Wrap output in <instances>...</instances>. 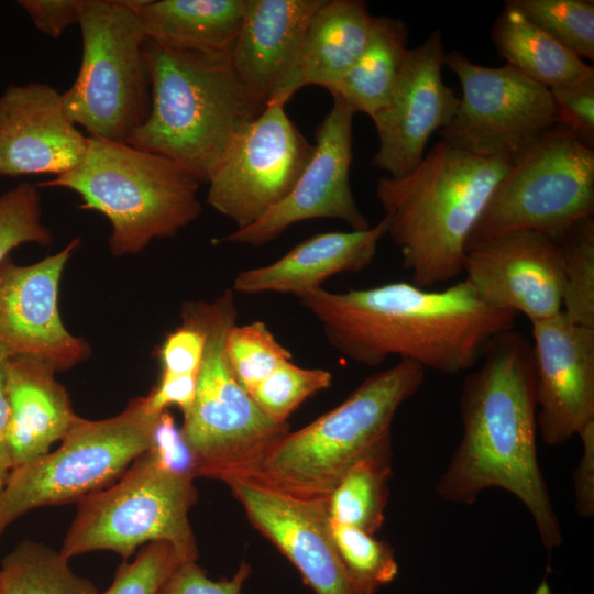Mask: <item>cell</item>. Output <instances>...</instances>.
Instances as JSON below:
<instances>
[{"mask_svg": "<svg viewBox=\"0 0 594 594\" xmlns=\"http://www.w3.org/2000/svg\"><path fill=\"white\" fill-rule=\"evenodd\" d=\"M594 216V148L557 123L529 146L495 186L466 241V252L513 231L558 238Z\"/></svg>", "mask_w": 594, "mask_h": 594, "instance_id": "cell-11", "label": "cell"}, {"mask_svg": "<svg viewBox=\"0 0 594 594\" xmlns=\"http://www.w3.org/2000/svg\"><path fill=\"white\" fill-rule=\"evenodd\" d=\"M531 327L537 430L557 447L594 420V328L562 311Z\"/></svg>", "mask_w": 594, "mask_h": 594, "instance_id": "cell-19", "label": "cell"}, {"mask_svg": "<svg viewBox=\"0 0 594 594\" xmlns=\"http://www.w3.org/2000/svg\"><path fill=\"white\" fill-rule=\"evenodd\" d=\"M314 151L285 105L270 102L211 174L207 202L243 229L292 191Z\"/></svg>", "mask_w": 594, "mask_h": 594, "instance_id": "cell-13", "label": "cell"}, {"mask_svg": "<svg viewBox=\"0 0 594 594\" xmlns=\"http://www.w3.org/2000/svg\"><path fill=\"white\" fill-rule=\"evenodd\" d=\"M48 361L28 355L11 356L6 364L9 403L8 454L11 470L50 452L77 415L65 387Z\"/></svg>", "mask_w": 594, "mask_h": 594, "instance_id": "cell-23", "label": "cell"}, {"mask_svg": "<svg viewBox=\"0 0 594 594\" xmlns=\"http://www.w3.org/2000/svg\"><path fill=\"white\" fill-rule=\"evenodd\" d=\"M444 66L459 78L462 97L442 141L482 157L514 163L558 123L550 90L512 65L487 67L464 54H446Z\"/></svg>", "mask_w": 594, "mask_h": 594, "instance_id": "cell-12", "label": "cell"}, {"mask_svg": "<svg viewBox=\"0 0 594 594\" xmlns=\"http://www.w3.org/2000/svg\"><path fill=\"white\" fill-rule=\"evenodd\" d=\"M161 414L143 396L111 418L77 416L56 450L10 471L0 490V537L35 508L79 502L114 483L152 448Z\"/></svg>", "mask_w": 594, "mask_h": 594, "instance_id": "cell-9", "label": "cell"}, {"mask_svg": "<svg viewBox=\"0 0 594 594\" xmlns=\"http://www.w3.org/2000/svg\"><path fill=\"white\" fill-rule=\"evenodd\" d=\"M463 273L491 308L524 315L530 323L562 311V254L548 234L513 231L493 237L466 252Z\"/></svg>", "mask_w": 594, "mask_h": 594, "instance_id": "cell-17", "label": "cell"}, {"mask_svg": "<svg viewBox=\"0 0 594 594\" xmlns=\"http://www.w3.org/2000/svg\"><path fill=\"white\" fill-rule=\"evenodd\" d=\"M331 383L329 371L301 367L287 361L257 384L250 395L268 419L288 424V418L306 399Z\"/></svg>", "mask_w": 594, "mask_h": 594, "instance_id": "cell-33", "label": "cell"}, {"mask_svg": "<svg viewBox=\"0 0 594 594\" xmlns=\"http://www.w3.org/2000/svg\"><path fill=\"white\" fill-rule=\"evenodd\" d=\"M425 373L408 360L374 373L339 406L288 431L245 477L297 497L328 501L343 474L392 437L397 410L422 386Z\"/></svg>", "mask_w": 594, "mask_h": 594, "instance_id": "cell-6", "label": "cell"}, {"mask_svg": "<svg viewBox=\"0 0 594 594\" xmlns=\"http://www.w3.org/2000/svg\"><path fill=\"white\" fill-rule=\"evenodd\" d=\"M246 0H142L135 11L146 38L168 48L230 55Z\"/></svg>", "mask_w": 594, "mask_h": 594, "instance_id": "cell-25", "label": "cell"}, {"mask_svg": "<svg viewBox=\"0 0 594 594\" xmlns=\"http://www.w3.org/2000/svg\"><path fill=\"white\" fill-rule=\"evenodd\" d=\"M200 185L169 158L88 136L81 163L38 187L76 191L81 208L106 216L112 226L110 251L120 256L139 253L154 239L174 237L195 221L202 210Z\"/></svg>", "mask_w": 594, "mask_h": 594, "instance_id": "cell-5", "label": "cell"}, {"mask_svg": "<svg viewBox=\"0 0 594 594\" xmlns=\"http://www.w3.org/2000/svg\"><path fill=\"white\" fill-rule=\"evenodd\" d=\"M562 254V312L594 328V218L586 217L556 238Z\"/></svg>", "mask_w": 594, "mask_h": 594, "instance_id": "cell-30", "label": "cell"}, {"mask_svg": "<svg viewBox=\"0 0 594 594\" xmlns=\"http://www.w3.org/2000/svg\"><path fill=\"white\" fill-rule=\"evenodd\" d=\"M558 123L594 148V78L570 86L550 88Z\"/></svg>", "mask_w": 594, "mask_h": 594, "instance_id": "cell-38", "label": "cell"}, {"mask_svg": "<svg viewBox=\"0 0 594 594\" xmlns=\"http://www.w3.org/2000/svg\"><path fill=\"white\" fill-rule=\"evenodd\" d=\"M195 476L166 464L152 448L111 485L79 501L62 549L66 558L108 550L129 559L150 542L170 543L187 562L198 560L189 510Z\"/></svg>", "mask_w": 594, "mask_h": 594, "instance_id": "cell-8", "label": "cell"}, {"mask_svg": "<svg viewBox=\"0 0 594 594\" xmlns=\"http://www.w3.org/2000/svg\"><path fill=\"white\" fill-rule=\"evenodd\" d=\"M463 382L462 438L435 485L443 501L470 505L491 487L507 491L530 513L543 547L563 535L538 462L531 343L515 328L488 344Z\"/></svg>", "mask_w": 594, "mask_h": 594, "instance_id": "cell-2", "label": "cell"}, {"mask_svg": "<svg viewBox=\"0 0 594 594\" xmlns=\"http://www.w3.org/2000/svg\"><path fill=\"white\" fill-rule=\"evenodd\" d=\"M224 351L233 376L249 394L279 365L293 359L290 351L263 321L233 324L227 332Z\"/></svg>", "mask_w": 594, "mask_h": 594, "instance_id": "cell-32", "label": "cell"}, {"mask_svg": "<svg viewBox=\"0 0 594 594\" xmlns=\"http://www.w3.org/2000/svg\"><path fill=\"white\" fill-rule=\"evenodd\" d=\"M527 20L578 57L594 59L593 0H507Z\"/></svg>", "mask_w": 594, "mask_h": 594, "instance_id": "cell-31", "label": "cell"}, {"mask_svg": "<svg viewBox=\"0 0 594 594\" xmlns=\"http://www.w3.org/2000/svg\"><path fill=\"white\" fill-rule=\"evenodd\" d=\"M182 326L172 331L160 348L161 375H198L205 349V334L190 317L182 314Z\"/></svg>", "mask_w": 594, "mask_h": 594, "instance_id": "cell-37", "label": "cell"}, {"mask_svg": "<svg viewBox=\"0 0 594 594\" xmlns=\"http://www.w3.org/2000/svg\"><path fill=\"white\" fill-rule=\"evenodd\" d=\"M86 0H20L33 24L45 35L58 38L73 24H78Z\"/></svg>", "mask_w": 594, "mask_h": 594, "instance_id": "cell-40", "label": "cell"}, {"mask_svg": "<svg viewBox=\"0 0 594 594\" xmlns=\"http://www.w3.org/2000/svg\"><path fill=\"white\" fill-rule=\"evenodd\" d=\"M68 560L43 543L22 541L1 562L0 594H99Z\"/></svg>", "mask_w": 594, "mask_h": 594, "instance_id": "cell-29", "label": "cell"}, {"mask_svg": "<svg viewBox=\"0 0 594 594\" xmlns=\"http://www.w3.org/2000/svg\"><path fill=\"white\" fill-rule=\"evenodd\" d=\"M182 314L205 334L195 398L179 429L195 477L251 476L289 425L268 419L229 367L224 341L238 320L235 293L227 288L213 301L186 302Z\"/></svg>", "mask_w": 594, "mask_h": 594, "instance_id": "cell-7", "label": "cell"}, {"mask_svg": "<svg viewBox=\"0 0 594 594\" xmlns=\"http://www.w3.org/2000/svg\"><path fill=\"white\" fill-rule=\"evenodd\" d=\"M392 437L359 459L328 498L330 521L375 535L385 520L392 477Z\"/></svg>", "mask_w": 594, "mask_h": 594, "instance_id": "cell-28", "label": "cell"}, {"mask_svg": "<svg viewBox=\"0 0 594 594\" xmlns=\"http://www.w3.org/2000/svg\"><path fill=\"white\" fill-rule=\"evenodd\" d=\"M252 568L242 561L231 579L208 578L197 561L182 563L163 583L156 594H241Z\"/></svg>", "mask_w": 594, "mask_h": 594, "instance_id": "cell-39", "label": "cell"}, {"mask_svg": "<svg viewBox=\"0 0 594 594\" xmlns=\"http://www.w3.org/2000/svg\"><path fill=\"white\" fill-rule=\"evenodd\" d=\"M375 16L362 0H324L312 16L292 78L272 102H286L305 86L327 90L355 64Z\"/></svg>", "mask_w": 594, "mask_h": 594, "instance_id": "cell-24", "label": "cell"}, {"mask_svg": "<svg viewBox=\"0 0 594 594\" xmlns=\"http://www.w3.org/2000/svg\"><path fill=\"white\" fill-rule=\"evenodd\" d=\"M582 455L573 474L575 508L579 516H594V420L587 422L579 432Z\"/></svg>", "mask_w": 594, "mask_h": 594, "instance_id": "cell-41", "label": "cell"}, {"mask_svg": "<svg viewBox=\"0 0 594 594\" xmlns=\"http://www.w3.org/2000/svg\"><path fill=\"white\" fill-rule=\"evenodd\" d=\"M197 376L161 375L157 385L144 396L146 407L154 414H161L175 405L185 416L195 398Z\"/></svg>", "mask_w": 594, "mask_h": 594, "instance_id": "cell-42", "label": "cell"}, {"mask_svg": "<svg viewBox=\"0 0 594 594\" xmlns=\"http://www.w3.org/2000/svg\"><path fill=\"white\" fill-rule=\"evenodd\" d=\"M184 562L187 561L170 543L150 542L140 549L132 562L124 561L117 569L111 585L99 594H156Z\"/></svg>", "mask_w": 594, "mask_h": 594, "instance_id": "cell-36", "label": "cell"}, {"mask_svg": "<svg viewBox=\"0 0 594 594\" xmlns=\"http://www.w3.org/2000/svg\"><path fill=\"white\" fill-rule=\"evenodd\" d=\"M141 2L86 0L82 8L80 68L62 97L68 118L89 136L125 142L150 113L146 36L135 11Z\"/></svg>", "mask_w": 594, "mask_h": 594, "instance_id": "cell-10", "label": "cell"}, {"mask_svg": "<svg viewBox=\"0 0 594 594\" xmlns=\"http://www.w3.org/2000/svg\"><path fill=\"white\" fill-rule=\"evenodd\" d=\"M492 42L508 65L548 89L594 78V68L560 45L505 1Z\"/></svg>", "mask_w": 594, "mask_h": 594, "instance_id": "cell-26", "label": "cell"}, {"mask_svg": "<svg viewBox=\"0 0 594 594\" xmlns=\"http://www.w3.org/2000/svg\"><path fill=\"white\" fill-rule=\"evenodd\" d=\"M324 0H246L230 52L237 77L262 107L275 101L296 68L308 25Z\"/></svg>", "mask_w": 594, "mask_h": 594, "instance_id": "cell-21", "label": "cell"}, {"mask_svg": "<svg viewBox=\"0 0 594 594\" xmlns=\"http://www.w3.org/2000/svg\"><path fill=\"white\" fill-rule=\"evenodd\" d=\"M534 594H551L548 582L542 581Z\"/></svg>", "mask_w": 594, "mask_h": 594, "instance_id": "cell-44", "label": "cell"}, {"mask_svg": "<svg viewBox=\"0 0 594 594\" xmlns=\"http://www.w3.org/2000/svg\"><path fill=\"white\" fill-rule=\"evenodd\" d=\"M444 57L440 30L407 48L387 102L372 118L378 148L371 164L387 176L402 177L418 166L430 136L455 114L460 99L442 79Z\"/></svg>", "mask_w": 594, "mask_h": 594, "instance_id": "cell-15", "label": "cell"}, {"mask_svg": "<svg viewBox=\"0 0 594 594\" xmlns=\"http://www.w3.org/2000/svg\"><path fill=\"white\" fill-rule=\"evenodd\" d=\"M79 239L31 265L7 257L0 265V350L8 356L41 358L56 371L89 354L87 343L64 327L58 309L62 273Z\"/></svg>", "mask_w": 594, "mask_h": 594, "instance_id": "cell-18", "label": "cell"}, {"mask_svg": "<svg viewBox=\"0 0 594 594\" xmlns=\"http://www.w3.org/2000/svg\"><path fill=\"white\" fill-rule=\"evenodd\" d=\"M223 483L255 529L299 571L316 594H374L345 568L334 544L328 501L306 499L251 477Z\"/></svg>", "mask_w": 594, "mask_h": 594, "instance_id": "cell-16", "label": "cell"}, {"mask_svg": "<svg viewBox=\"0 0 594 594\" xmlns=\"http://www.w3.org/2000/svg\"><path fill=\"white\" fill-rule=\"evenodd\" d=\"M298 299L346 360L372 367L394 355L446 375L475 367L516 320L485 305L465 279L440 290L411 282L343 293L321 287Z\"/></svg>", "mask_w": 594, "mask_h": 594, "instance_id": "cell-1", "label": "cell"}, {"mask_svg": "<svg viewBox=\"0 0 594 594\" xmlns=\"http://www.w3.org/2000/svg\"><path fill=\"white\" fill-rule=\"evenodd\" d=\"M8 356L0 350V490L11 471L8 454L9 403L6 386V364Z\"/></svg>", "mask_w": 594, "mask_h": 594, "instance_id": "cell-43", "label": "cell"}, {"mask_svg": "<svg viewBox=\"0 0 594 594\" xmlns=\"http://www.w3.org/2000/svg\"><path fill=\"white\" fill-rule=\"evenodd\" d=\"M331 535L341 560L351 575L376 594L398 575V563L389 543L355 527L330 521Z\"/></svg>", "mask_w": 594, "mask_h": 594, "instance_id": "cell-34", "label": "cell"}, {"mask_svg": "<svg viewBox=\"0 0 594 594\" xmlns=\"http://www.w3.org/2000/svg\"><path fill=\"white\" fill-rule=\"evenodd\" d=\"M332 98V107L316 128L314 154L292 191L254 223L228 234L226 242L261 246L310 219H337L351 230L371 227L350 184L354 112L339 97Z\"/></svg>", "mask_w": 594, "mask_h": 594, "instance_id": "cell-14", "label": "cell"}, {"mask_svg": "<svg viewBox=\"0 0 594 594\" xmlns=\"http://www.w3.org/2000/svg\"><path fill=\"white\" fill-rule=\"evenodd\" d=\"M388 218L384 216L365 230L315 234L273 263L240 271L232 289L245 295L279 293L298 298L321 288L323 282L333 275L356 273L370 266L380 241L388 233Z\"/></svg>", "mask_w": 594, "mask_h": 594, "instance_id": "cell-22", "label": "cell"}, {"mask_svg": "<svg viewBox=\"0 0 594 594\" xmlns=\"http://www.w3.org/2000/svg\"><path fill=\"white\" fill-rule=\"evenodd\" d=\"M512 164L441 140L407 175L377 179L387 235L413 284L429 289L463 273L469 235Z\"/></svg>", "mask_w": 594, "mask_h": 594, "instance_id": "cell-3", "label": "cell"}, {"mask_svg": "<svg viewBox=\"0 0 594 594\" xmlns=\"http://www.w3.org/2000/svg\"><path fill=\"white\" fill-rule=\"evenodd\" d=\"M52 234L42 221L37 187L22 183L0 195V265L23 243L47 245Z\"/></svg>", "mask_w": 594, "mask_h": 594, "instance_id": "cell-35", "label": "cell"}, {"mask_svg": "<svg viewBox=\"0 0 594 594\" xmlns=\"http://www.w3.org/2000/svg\"><path fill=\"white\" fill-rule=\"evenodd\" d=\"M150 113L125 143L177 163L201 184L264 110L237 77L230 55L168 48L146 38Z\"/></svg>", "mask_w": 594, "mask_h": 594, "instance_id": "cell-4", "label": "cell"}, {"mask_svg": "<svg viewBox=\"0 0 594 594\" xmlns=\"http://www.w3.org/2000/svg\"><path fill=\"white\" fill-rule=\"evenodd\" d=\"M88 136L44 82L12 84L0 96V175L64 174L85 157Z\"/></svg>", "mask_w": 594, "mask_h": 594, "instance_id": "cell-20", "label": "cell"}, {"mask_svg": "<svg viewBox=\"0 0 594 594\" xmlns=\"http://www.w3.org/2000/svg\"><path fill=\"white\" fill-rule=\"evenodd\" d=\"M408 29L404 21L375 16L367 42L352 68L328 91L354 112L371 119L385 106L404 55Z\"/></svg>", "mask_w": 594, "mask_h": 594, "instance_id": "cell-27", "label": "cell"}]
</instances>
